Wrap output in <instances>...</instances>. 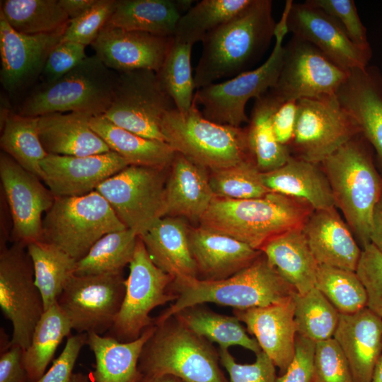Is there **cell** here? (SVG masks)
<instances>
[{
	"mask_svg": "<svg viewBox=\"0 0 382 382\" xmlns=\"http://www.w3.org/2000/svg\"><path fill=\"white\" fill-rule=\"evenodd\" d=\"M176 300L157 318L161 323L181 310L205 303L244 310L286 302L297 293L262 254L248 267L221 280L173 279Z\"/></svg>",
	"mask_w": 382,
	"mask_h": 382,
	"instance_id": "3957f363",
	"label": "cell"
},
{
	"mask_svg": "<svg viewBox=\"0 0 382 382\" xmlns=\"http://www.w3.org/2000/svg\"><path fill=\"white\" fill-rule=\"evenodd\" d=\"M315 287L340 314L354 313L367 306L366 289L355 271L318 265Z\"/></svg>",
	"mask_w": 382,
	"mask_h": 382,
	"instance_id": "ee69618b",
	"label": "cell"
},
{
	"mask_svg": "<svg viewBox=\"0 0 382 382\" xmlns=\"http://www.w3.org/2000/svg\"><path fill=\"white\" fill-rule=\"evenodd\" d=\"M65 30L25 35L13 30L0 13V81L8 93L18 94L40 79L50 53Z\"/></svg>",
	"mask_w": 382,
	"mask_h": 382,
	"instance_id": "d6986e66",
	"label": "cell"
},
{
	"mask_svg": "<svg viewBox=\"0 0 382 382\" xmlns=\"http://www.w3.org/2000/svg\"><path fill=\"white\" fill-rule=\"evenodd\" d=\"M374 151L361 133L320 163L335 206L343 213L362 248L371 243L373 211L382 194V176L376 167Z\"/></svg>",
	"mask_w": 382,
	"mask_h": 382,
	"instance_id": "277c9868",
	"label": "cell"
},
{
	"mask_svg": "<svg viewBox=\"0 0 382 382\" xmlns=\"http://www.w3.org/2000/svg\"><path fill=\"white\" fill-rule=\"evenodd\" d=\"M91 117L81 112H54L39 117V136L47 154L86 156L110 151L91 127Z\"/></svg>",
	"mask_w": 382,
	"mask_h": 382,
	"instance_id": "f1b7e54d",
	"label": "cell"
},
{
	"mask_svg": "<svg viewBox=\"0 0 382 382\" xmlns=\"http://www.w3.org/2000/svg\"><path fill=\"white\" fill-rule=\"evenodd\" d=\"M122 272L73 274L57 303L77 333L108 332L119 313L125 293Z\"/></svg>",
	"mask_w": 382,
	"mask_h": 382,
	"instance_id": "9a60e30c",
	"label": "cell"
},
{
	"mask_svg": "<svg viewBox=\"0 0 382 382\" xmlns=\"http://www.w3.org/2000/svg\"><path fill=\"white\" fill-rule=\"evenodd\" d=\"M315 348L314 341L296 335L294 358L276 382H313Z\"/></svg>",
	"mask_w": 382,
	"mask_h": 382,
	"instance_id": "11a10c76",
	"label": "cell"
},
{
	"mask_svg": "<svg viewBox=\"0 0 382 382\" xmlns=\"http://www.w3.org/2000/svg\"><path fill=\"white\" fill-rule=\"evenodd\" d=\"M260 251L299 294H304L315 287L318 264L316 262L302 228L279 235Z\"/></svg>",
	"mask_w": 382,
	"mask_h": 382,
	"instance_id": "1f68e13d",
	"label": "cell"
},
{
	"mask_svg": "<svg viewBox=\"0 0 382 382\" xmlns=\"http://www.w3.org/2000/svg\"><path fill=\"white\" fill-rule=\"evenodd\" d=\"M189 241L198 279L204 281L226 279L262 254L240 241L199 226L190 228Z\"/></svg>",
	"mask_w": 382,
	"mask_h": 382,
	"instance_id": "cb8c5ba5",
	"label": "cell"
},
{
	"mask_svg": "<svg viewBox=\"0 0 382 382\" xmlns=\"http://www.w3.org/2000/svg\"><path fill=\"white\" fill-rule=\"evenodd\" d=\"M208 173L175 152L166 184V216L199 223L214 197Z\"/></svg>",
	"mask_w": 382,
	"mask_h": 382,
	"instance_id": "4316f807",
	"label": "cell"
},
{
	"mask_svg": "<svg viewBox=\"0 0 382 382\" xmlns=\"http://www.w3.org/2000/svg\"><path fill=\"white\" fill-rule=\"evenodd\" d=\"M370 242L382 253V194L373 211Z\"/></svg>",
	"mask_w": 382,
	"mask_h": 382,
	"instance_id": "680465c9",
	"label": "cell"
},
{
	"mask_svg": "<svg viewBox=\"0 0 382 382\" xmlns=\"http://www.w3.org/2000/svg\"><path fill=\"white\" fill-rule=\"evenodd\" d=\"M118 74L112 103L103 116L136 134L165 141L161 122L176 108L157 74L146 69Z\"/></svg>",
	"mask_w": 382,
	"mask_h": 382,
	"instance_id": "7c38bea8",
	"label": "cell"
},
{
	"mask_svg": "<svg viewBox=\"0 0 382 382\" xmlns=\"http://www.w3.org/2000/svg\"><path fill=\"white\" fill-rule=\"evenodd\" d=\"M38 119L8 110L1 112L0 145L2 151L42 180L40 163L48 154L40 139Z\"/></svg>",
	"mask_w": 382,
	"mask_h": 382,
	"instance_id": "d590c367",
	"label": "cell"
},
{
	"mask_svg": "<svg viewBox=\"0 0 382 382\" xmlns=\"http://www.w3.org/2000/svg\"><path fill=\"white\" fill-rule=\"evenodd\" d=\"M319 164L291 156L281 167L262 173L272 192L301 199L314 210L335 207L328 180Z\"/></svg>",
	"mask_w": 382,
	"mask_h": 382,
	"instance_id": "4dcf8cb0",
	"label": "cell"
},
{
	"mask_svg": "<svg viewBox=\"0 0 382 382\" xmlns=\"http://www.w3.org/2000/svg\"><path fill=\"white\" fill-rule=\"evenodd\" d=\"M0 178L11 212L13 242L27 245L41 241L42 215L52 206L54 196L41 179L4 151L0 154Z\"/></svg>",
	"mask_w": 382,
	"mask_h": 382,
	"instance_id": "ac0fdd59",
	"label": "cell"
},
{
	"mask_svg": "<svg viewBox=\"0 0 382 382\" xmlns=\"http://www.w3.org/2000/svg\"><path fill=\"white\" fill-rule=\"evenodd\" d=\"M118 75L96 54L87 56L58 80L38 84L22 102L18 113L30 117L54 112L103 115L112 103Z\"/></svg>",
	"mask_w": 382,
	"mask_h": 382,
	"instance_id": "8992f818",
	"label": "cell"
},
{
	"mask_svg": "<svg viewBox=\"0 0 382 382\" xmlns=\"http://www.w3.org/2000/svg\"><path fill=\"white\" fill-rule=\"evenodd\" d=\"M335 96L372 146L382 170V72L374 65L350 70Z\"/></svg>",
	"mask_w": 382,
	"mask_h": 382,
	"instance_id": "7402d4cb",
	"label": "cell"
},
{
	"mask_svg": "<svg viewBox=\"0 0 382 382\" xmlns=\"http://www.w3.org/2000/svg\"><path fill=\"white\" fill-rule=\"evenodd\" d=\"M0 307L12 324L11 343L26 349L45 309L33 262L23 243L1 247Z\"/></svg>",
	"mask_w": 382,
	"mask_h": 382,
	"instance_id": "4fadbf2b",
	"label": "cell"
},
{
	"mask_svg": "<svg viewBox=\"0 0 382 382\" xmlns=\"http://www.w3.org/2000/svg\"><path fill=\"white\" fill-rule=\"evenodd\" d=\"M371 382H382V352L375 365Z\"/></svg>",
	"mask_w": 382,
	"mask_h": 382,
	"instance_id": "6125c7cd",
	"label": "cell"
},
{
	"mask_svg": "<svg viewBox=\"0 0 382 382\" xmlns=\"http://www.w3.org/2000/svg\"><path fill=\"white\" fill-rule=\"evenodd\" d=\"M0 382H28L23 354V349L13 345L1 329Z\"/></svg>",
	"mask_w": 382,
	"mask_h": 382,
	"instance_id": "9f6ffc18",
	"label": "cell"
},
{
	"mask_svg": "<svg viewBox=\"0 0 382 382\" xmlns=\"http://www.w3.org/2000/svg\"><path fill=\"white\" fill-rule=\"evenodd\" d=\"M173 42V36L104 27L91 45L94 54L116 72L146 69L157 73Z\"/></svg>",
	"mask_w": 382,
	"mask_h": 382,
	"instance_id": "44dd1931",
	"label": "cell"
},
{
	"mask_svg": "<svg viewBox=\"0 0 382 382\" xmlns=\"http://www.w3.org/2000/svg\"><path fill=\"white\" fill-rule=\"evenodd\" d=\"M97 0H59L70 20L75 19L92 7Z\"/></svg>",
	"mask_w": 382,
	"mask_h": 382,
	"instance_id": "91938a15",
	"label": "cell"
},
{
	"mask_svg": "<svg viewBox=\"0 0 382 382\" xmlns=\"http://www.w3.org/2000/svg\"><path fill=\"white\" fill-rule=\"evenodd\" d=\"M251 2L252 0L200 1L181 16L173 35L174 40L193 45L234 18Z\"/></svg>",
	"mask_w": 382,
	"mask_h": 382,
	"instance_id": "60d3db41",
	"label": "cell"
},
{
	"mask_svg": "<svg viewBox=\"0 0 382 382\" xmlns=\"http://www.w3.org/2000/svg\"><path fill=\"white\" fill-rule=\"evenodd\" d=\"M155 329L146 328L137 340L122 342L95 332L87 333L86 342L95 356L96 364L91 376L94 382H140L143 374L139 360L143 347Z\"/></svg>",
	"mask_w": 382,
	"mask_h": 382,
	"instance_id": "f546056e",
	"label": "cell"
},
{
	"mask_svg": "<svg viewBox=\"0 0 382 382\" xmlns=\"http://www.w3.org/2000/svg\"><path fill=\"white\" fill-rule=\"evenodd\" d=\"M169 168L128 166L96 190L108 201L127 228L141 236L166 216Z\"/></svg>",
	"mask_w": 382,
	"mask_h": 382,
	"instance_id": "8fae6325",
	"label": "cell"
},
{
	"mask_svg": "<svg viewBox=\"0 0 382 382\" xmlns=\"http://www.w3.org/2000/svg\"><path fill=\"white\" fill-rule=\"evenodd\" d=\"M192 47L190 44L174 40L156 73L162 86L181 113L187 112L191 108L196 89L191 65Z\"/></svg>",
	"mask_w": 382,
	"mask_h": 382,
	"instance_id": "f6af8a7d",
	"label": "cell"
},
{
	"mask_svg": "<svg viewBox=\"0 0 382 382\" xmlns=\"http://www.w3.org/2000/svg\"><path fill=\"white\" fill-rule=\"evenodd\" d=\"M71 382H90V378L83 373H74Z\"/></svg>",
	"mask_w": 382,
	"mask_h": 382,
	"instance_id": "be15d7a7",
	"label": "cell"
},
{
	"mask_svg": "<svg viewBox=\"0 0 382 382\" xmlns=\"http://www.w3.org/2000/svg\"><path fill=\"white\" fill-rule=\"evenodd\" d=\"M181 16L176 1L117 0L105 27L173 36Z\"/></svg>",
	"mask_w": 382,
	"mask_h": 382,
	"instance_id": "836d02e7",
	"label": "cell"
},
{
	"mask_svg": "<svg viewBox=\"0 0 382 382\" xmlns=\"http://www.w3.org/2000/svg\"><path fill=\"white\" fill-rule=\"evenodd\" d=\"M85 45L61 40L50 53L41 76L40 83H52L78 66L87 56Z\"/></svg>",
	"mask_w": 382,
	"mask_h": 382,
	"instance_id": "816d5d0a",
	"label": "cell"
},
{
	"mask_svg": "<svg viewBox=\"0 0 382 382\" xmlns=\"http://www.w3.org/2000/svg\"><path fill=\"white\" fill-rule=\"evenodd\" d=\"M209 183L216 197L231 199L260 198L272 192L264 184L262 172L253 160L210 170Z\"/></svg>",
	"mask_w": 382,
	"mask_h": 382,
	"instance_id": "bcb514c9",
	"label": "cell"
},
{
	"mask_svg": "<svg viewBox=\"0 0 382 382\" xmlns=\"http://www.w3.org/2000/svg\"><path fill=\"white\" fill-rule=\"evenodd\" d=\"M86 333L69 336L59 356L35 382H71L74 374L73 369L82 347L86 345Z\"/></svg>",
	"mask_w": 382,
	"mask_h": 382,
	"instance_id": "db71d44e",
	"label": "cell"
},
{
	"mask_svg": "<svg viewBox=\"0 0 382 382\" xmlns=\"http://www.w3.org/2000/svg\"><path fill=\"white\" fill-rule=\"evenodd\" d=\"M286 25L292 36L308 42L335 64L346 71L369 65L373 52L370 45L352 40L341 25L308 0L303 3L286 1Z\"/></svg>",
	"mask_w": 382,
	"mask_h": 382,
	"instance_id": "e0dca14e",
	"label": "cell"
},
{
	"mask_svg": "<svg viewBox=\"0 0 382 382\" xmlns=\"http://www.w3.org/2000/svg\"><path fill=\"white\" fill-rule=\"evenodd\" d=\"M202 305L184 308L173 316L195 334L217 343L219 347L240 346L255 354L262 351L236 316L219 314Z\"/></svg>",
	"mask_w": 382,
	"mask_h": 382,
	"instance_id": "8d00e7d4",
	"label": "cell"
},
{
	"mask_svg": "<svg viewBox=\"0 0 382 382\" xmlns=\"http://www.w3.org/2000/svg\"><path fill=\"white\" fill-rule=\"evenodd\" d=\"M138 236L128 228L105 234L76 262L74 274L122 272L134 257Z\"/></svg>",
	"mask_w": 382,
	"mask_h": 382,
	"instance_id": "b9f144b4",
	"label": "cell"
},
{
	"mask_svg": "<svg viewBox=\"0 0 382 382\" xmlns=\"http://www.w3.org/2000/svg\"><path fill=\"white\" fill-rule=\"evenodd\" d=\"M308 1L335 18L353 42L360 45H370L367 30L359 18L353 0Z\"/></svg>",
	"mask_w": 382,
	"mask_h": 382,
	"instance_id": "f5cc1de1",
	"label": "cell"
},
{
	"mask_svg": "<svg viewBox=\"0 0 382 382\" xmlns=\"http://www.w3.org/2000/svg\"><path fill=\"white\" fill-rule=\"evenodd\" d=\"M381 66H382V62H381Z\"/></svg>",
	"mask_w": 382,
	"mask_h": 382,
	"instance_id": "e7e4bbea",
	"label": "cell"
},
{
	"mask_svg": "<svg viewBox=\"0 0 382 382\" xmlns=\"http://www.w3.org/2000/svg\"><path fill=\"white\" fill-rule=\"evenodd\" d=\"M139 360L143 376L170 374L184 382H228L220 367L219 350L175 316L154 323Z\"/></svg>",
	"mask_w": 382,
	"mask_h": 382,
	"instance_id": "5b68a950",
	"label": "cell"
},
{
	"mask_svg": "<svg viewBox=\"0 0 382 382\" xmlns=\"http://www.w3.org/2000/svg\"><path fill=\"white\" fill-rule=\"evenodd\" d=\"M27 250L45 311L57 302L67 281L74 274L77 261L57 246L42 241L28 243Z\"/></svg>",
	"mask_w": 382,
	"mask_h": 382,
	"instance_id": "f35d334b",
	"label": "cell"
},
{
	"mask_svg": "<svg viewBox=\"0 0 382 382\" xmlns=\"http://www.w3.org/2000/svg\"><path fill=\"white\" fill-rule=\"evenodd\" d=\"M303 231L318 265L356 272L362 249L335 207L315 210Z\"/></svg>",
	"mask_w": 382,
	"mask_h": 382,
	"instance_id": "484cf974",
	"label": "cell"
},
{
	"mask_svg": "<svg viewBox=\"0 0 382 382\" xmlns=\"http://www.w3.org/2000/svg\"><path fill=\"white\" fill-rule=\"evenodd\" d=\"M297 294V293H296ZM294 296L290 300L264 307L233 309V314L246 326L261 350L283 374L295 354L297 335L294 320Z\"/></svg>",
	"mask_w": 382,
	"mask_h": 382,
	"instance_id": "603a6c76",
	"label": "cell"
},
{
	"mask_svg": "<svg viewBox=\"0 0 382 382\" xmlns=\"http://www.w3.org/2000/svg\"><path fill=\"white\" fill-rule=\"evenodd\" d=\"M281 102L270 91L255 98L246 127L250 153L262 173L281 167L291 156L289 148L277 141L272 124V114Z\"/></svg>",
	"mask_w": 382,
	"mask_h": 382,
	"instance_id": "e575fe53",
	"label": "cell"
},
{
	"mask_svg": "<svg viewBox=\"0 0 382 382\" xmlns=\"http://www.w3.org/2000/svg\"><path fill=\"white\" fill-rule=\"evenodd\" d=\"M314 211L304 200L274 192L247 199L214 196L199 226L260 250L273 238L302 228Z\"/></svg>",
	"mask_w": 382,
	"mask_h": 382,
	"instance_id": "7a4b0ae2",
	"label": "cell"
},
{
	"mask_svg": "<svg viewBox=\"0 0 382 382\" xmlns=\"http://www.w3.org/2000/svg\"><path fill=\"white\" fill-rule=\"evenodd\" d=\"M349 71L335 64L312 44L292 36L284 45L282 69L270 92L280 101L333 96Z\"/></svg>",
	"mask_w": 382,
	"mask_h": 382,
	"instance_id": "2e32d148",
	"label": "cell"
},
{
	"mask_svg": "<svg viewBox=\"0 0 382 382\" xmlns=\"http://www.w3.org/2000/svg\"><path fill=\"white\" fill-rule=\"evenodd\" d=\"M297 335L318 342L333 337L340 313L316 287L294 296Z\"/></svg>",
	"mask_w": 382,
	"mask_h": 382,
	"instance_id": "7bdbcfd3",
	"label": "cell"
},
{
	"mask_svg": "<svg viewBox=\"0 0 382 382\" xmlns=\"http://www.w3.org/2000/svg\"><path fill=\"white\" fill-rule=\"evenodd\" d=\"M140 382H184L179 378L170 374L143 376Z\"/></svg>",
	"mask_w": 382,
	"mask_h": 382,
	"instance_id": "94428289",
	"label": "cell"
},
{
	"mask_svg": "<svg viewBox=\"0 0 382 382\" xmlns=\"http://www.w3.org/2000/svg\"><path fill=\"white\" fill-rule=\"evenodd\" d=\"M108 201L96 190L79 197H55L42 220V239L76 261L105 234L124 230Z\"/></svg>",
	"mask_w": 382,
	"mask_h": 382,
	"instance_id": "ba28073f",
	"label": "cell"
},
{
	"mask_svg": "<svg viewBox=\"0 0 382 382\" xmlns=\"http://www.w3.org/2000/svg\"><path fill=\"white\" fill-rule=\"evenodd\" d=\"M286 12L285 5L282 17L276 24L272 51L262 65L227 81L197 89L193 101L197 106H202L200 111L205 118L236 127L249 122L245 113L248 101L265 95L277 82L283 63V42L288 33Z\"/></svg>",
	"mask_w": 382,
	"mask_h": 382,
	"instance_id": "9c48e42d",
	"label": "cell"
},
{
	"mask_svg": "<svg viewBox=\"0 0 382 382\" xmlns=\"http://www.w3.org/2000/svg\"><path fill=\"white\" fill-rule=\"evenodd\" d=\"M0 13L13 30L25 35L64 30L70 21L59 0H6Z\"/></svg>",
	"mask_w": 382,
	"mask_h": 382,
	"instance_id": "ab89813d",
	"label": "cell"
},
{
	"mask_svg": "<svg viewBox=\"0 0 382 382\" xmlns=\"http://www.w3.org/2000/svg\"><path fill=\"white\" fill-rule=\"evenodd\" d=\"M92 129L110 151L122 156L129 166L168 168L175 151L166 141L148 139L115 125L103 115L91 117Z\"/></svg>",
	"mask_w": 382,
	"mask_h": 382,
	"instance_id": "d6a6232c",
	"label": "cell"
},
{
	"mask_svg": "<svg viewBox=\"0 0 382 382\" xmlns=\"http://www.w3.org/2000/svg\"><path fill=\"white\" fill-rule=\"evenodd\" d=\"M333 338L344 352L352 382H371L382 352V318L367 307L340 314Z\"/></svg>",
	"mask_w": 382,
	"mask_h": 382,
	"instance_id": "d4e9b609",
	"label": "cell"
},
{
	"mask_svg": "<svg viewBox=\"0 0 382 382\" xmlns=\"http://www.w3.org/2000/svg\"><path fill=\"white\" fill-rule=\"evenodd\" d=\"M161 131L175 152L209 171L253 160L246 127L213 122L203 116L194 101L185 113L176 108L167 112Z\"/></svg>",
	"mask_w": 382,
	"mask_h": 382,
	"instance_id": "52a82bcc",
	"label": "cell"
},
{
	"mask_svg": "<svg viewBox=\"0 0 382 382\" xmlns=\"http://www.w3.org/2000/svg\"><path fill=\"white\" fill-rule=\"evenodd\" d=\"M72 330L69 319L57 302L44 311L35 325L30 345L23 351L28 382H35L44 375L58 346L64 337L71 335Z\"/></svg>",
	"mask_w": 382,
	"mask_h": 382,
	"instance_id": "74e56055",
	"label": "cell"
},
{
	"mask_svg": "<svg viewBox=\"0 0 382 382\" xmlns=\"http://www.w3.org/2000/svg\"><path fill=\"white\" fill-rule=\"evenodd\" d=\"M184 218L166 216L139 236L154 262L173 279L198 278Z\"/></svg>",
	"mask_w": 382,
	"mask_h": 382,
	"instance_id": "83f0119b",
	"label": "cell"
},
{
	"mask_svg": "<svg viewBox=\"0 0 382 382\" xmlns=\"http://www.w3.org/2000/svg\"><path fill=\"white\" fill-rule=\"evenodd\" d=\"M313 382H352L348 361L332 337L316 342Z\"/></svg>",
	"mask_w": 382,
	"mask_h": 382,
	"instance_id": "c3c4849f",
	"label": "cell"
},
{
	"mask_svg": "<svg viewBox=\"0 0 382 382\" xmlns=\"http://www.w3.org/2000/svg\"><path fill=\"white\" fill-rule=\"evenodd\" d=\"M42 181L54 197H79L95 191L128 166L114 151L86 156L48 154L40 163Z\"/></svg>",
	"mask_w": 382,
	"mask_h": 382,
	"instance_id": "ffe728a7",
	"label": "cell"
},
{
	"mask_svg": "<svg viewBox=\"0 0 382 382\" xmlns=\"http://www.w3.org/2000/svg\"><path fill=\"white\" fill-rule=\"evenodd\" d=\"M220 363L229 376L228 382H276V366L262 351L253 364H239L227 348L219 347Z\"/></svg>",
	"mask_w": 382,
	"mask_h": 382,
	"instance_id": "f907efd6",
	"label": "cell"
},
{
	"mask_svg": "<svg viewBox=\"0 0 382 382\" xmlns=\"http://www.w3.org/2000/svg\"><path fill=\"white\" fill-rule=\"evenodd\" d=\"M356 272L366 291V307L382 318V253L373 244L362 248Z\"/></svg>",
	"mask_w": 382,
	"mask_h": 382,
	"instance_id": "681fc988",
	"label": "cell"
},
{
	"mask_svg": "<svg viewBox=\"0 0 382 382\" xmlns=\"http://www.w3.org/2000/svg\"><path fill=\"white\" fill-rule=\"evenodd\" d=\"M117 0H97L79 17L69 21L62 41H71L85 46L91 45L105 26L113 13Z\"/></svg>",
	"mask_w": 382,
	"mask_h": 382,
	"instance_id": "7dc6e473",
	"label": "cell"
},
{
	"mask_svg": "<svg viewBox=\"0 0 382 382\" xmlns=\"http://www.w3.org/2000/svg\"><path fill=\"white\" fill-rule=\"evenodd\" d=\"M271 0H252L243 11L208 33L194 75L196 89L249 71L274 37Z\"/></svg>",
	"mask_w": 382,
	"mask_h": 382,
	"instance_id": "6da1fadb",
	"label": "cell"
},
{
	"mask_svg": "<svg viewBox=\"0 0 382 382\" xmlns=\"http://www.w3.org/2000/svg\"><path fill=\"white\" fill-rule=\"evenodd\" d=\"M359 134L357 123L335 95L301 98L289 149L294 157L320 164Z\"/></svg>",
	"mask_w": 382,
	"mask_h": 382,
	"instance_id": "5bb4252c",
	"label": "cell"
},
{
	"mask_svg": "<svg viewBox=\"0 0 382 382\" xmlns=\"http://www.w3.org/2000/svg\"><path fill=\"white\" fill-rule=\"evenodd\" d=\"M129 267L122 303L105 335L122 342L138 339L154 324L152 310L177 299L170 290L173 278L154 263L139 236Z\"/></svg>",
	"mask_w": 382,
	"mask_h": 382,
	"instance_id": "30bf717a",
	"label": "cell"
},
{
	"mask_svg": "<svg viewBox=\"0 0 382 382\" xmlns=\"http://www.w3.org/2000/svg\"><path fill=\"white\" fill-rule=\"evenodd\" d=\"M297 115L298 100H289L281 102L272 116V127L277 141L288 148L294 138Z\"/></svg>",
	"mask_w": 382,
	"mask_h": 382,
	"instance_id": "6f0895ef",
	"label": "cell"
}]
</instances>
